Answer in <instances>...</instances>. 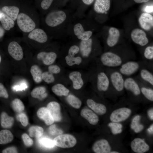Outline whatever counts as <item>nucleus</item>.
Here are the masks:
<instances>
[{"mask_svg": "<svg viewBox=\"0 0 153 153\" xmlns=\"http://www.w3.org/2000/svg\"><path fill=\"white\" fill-rule=\"evenodd\" d=\"M1 57L0 55V63L1 62Z\"/></svg>", "mask_w": 153, "mask_h": 153, "instance_id": "61", "label": "nucleus"}, {"mask_svg": "<svg viewBox=\"0 0 153 153\" xmlns=\"http://www.w3.org/2000/svg\"><path fill=\"white\" fill-rule=\"evenodd\" d=\"M69 77L72 82L74 89L78 90L82 88L84 85V82L79 72L73 71L70 73Z\"/></svg>", "mask_w": 153, "mask_h": 153, "instance_id": "22", "label": "nucleus"}, {"mask_svg": "<svg viewBox=\"0 0 153 153\" xmlns=\"http://www.w3.org/2000/svg\"><path fill=\"white\" fill-rule=\"evenodd\" d=\"M76 0H59V3L61 8L65 6L69 1H71L74 3H75Z\"/></svg>", "mask_w": 153, "mask_h": 153, "instance_id": "54", "label": "nucleus"}, {"mask_svg": "<svg viewBox=\"0 0 153 153\" xmlns=\"http://www.w3.org/2000/svg\"><path fill=\"white\" fill-rule=\"evenodd\" d=\"M2 10L14 21L17 19L19 11V8L15 6H5Z\"/></svg>", "mask_w": 153, "mask_h": 153, "instance_id": "27", "label": "nucleus"}, {"mask_svg": "<svg viewBox=\"0 0 153 153\" xmlns=\"http://www.w3.org/2000/svg\"><path fill=\"white\" fill-rule=\"evenodd\" d=\"M57 57L56 53L54 52H41L37 55L38 60H42L46 65H50L55 61Z\"/></svg>", "mask_w": 153, "mask_h": 153, "instance_id": "19", "label": "nucleus"}, {"mask_svg": "<svg viewBox=\"0 0 153 153\" xmlns=\"http://www.w3.org/2000/svg\"><path fill=\"white\" fill-rule=\"evenodd\" d=\"M73 18L69 10L58 9L49 12L45 18V22L47 26L56 29L58 36L61 37L67 35Z\"/></svg>", "mask_w": 153, "mask_h": 153, "instance_id": "1", "label": "nucleus"}, {"mask_svg": "<svg viewBox=\"0 0 153 153\" xmlns=\"http://www.w3.org/2000/svg\"><path fill=\"white\" fill-rule=\"evenodd\" d=\"M4 33V30L0 27V37H2Z\"/></svg>", "mask_w": 153, "mask_h": 153, "instance_id": "59", "label": "nucleus"}, {"mask_svg": "<svg viewBox=\"0 0 153 153\" xmlns=\"http://www.w3.org/2000/svg\"><path fill=\"white\" fill-rule=\"evenodd\" d=\"M46 88L42 86H39L34 88L31 92V96L35 98H39L41 96L43 98L44 94L46 92Z\"/></svg>", "mask_w": 153, "mask_h": 153, "instance_id": "39", "label": "nucleus"}, {"mask_svg": "<svg viewBox=\"0 0 153 153\" xmlns=\"http://www.w3.org/2000/svg\"><path fill=\"white\" fill-rule=\"evenodd\" d=\"M144 56L146 59L152 60L153 59V46H148L144 50Z\"/></svg>", "mask_w": 153, "mask_h": 153, "instance_id": "43", "label": "nucleus"}, {"mask_svg": "<svg viewBox=\"0 0 153 153\" xmlns=\"http://www.w3.org/2000/svg\"><path fill=\"white\" fill-rule=\"evenodd\" d=\"M94 2L93 9L97 13L107 14L110 9V0H95Z\"/></svg>", "mask_w": 153, "mask_h": 153, "instance_id": "17", "label": "nucleus"}, {"mask_svg": "<svg viewBox=\"0 0 153 153\" xmlns=\"http://www.w3.org/2000/svg\"><path fill=\"white\" fill-rule=\"evenodd\" d=\"M11 106L13 110L17 113H21L24 109V105L22 101L18 98L14 99L11 103Z\"/></svg>", "mask_w": 153, "mask_h": 153, "instance_id": "38", "label": "nucleus"}, {"mask_svg": "<svg viewBox=\"0 0 153 153\" xmlns=\"http://www.w3.org/2000/svg\"><path fill=\"white\" fill-rule=\"evenodd\" d=\"M110 153H118L119 152H117L116 151H112V152H110Z\"/></svg>", "mask_w": 153, "mask_h": 153, "instance_id": "60", "label": "nucleus"}, {"mask_svg": "<svg viewBox=\"0 0 153 153\" xmlns=\"http://www.w3.org/2000/svg\"><path fill=\"white\" fill-rule=\"evenodd\" d=\"M100 59L103 65L110 68L119 67L124 61L120 56L111 52H107L103 54Z\"/></svg>", "mask_w": 153, "mask_h": 153, "instance_id": "3", "label": "nucleus"}, {"mask_svg": "<svg viewBox=\"0 0 153 153\" xmlns=\"http://www.w3.org/2000/svg\"><path fill=\"white\" fill-rule=\"evenodd\" d=\"M42 80L47 83H52L55 80V78L53 74L49 71L42 73Z\"/></svg>", "mask_w": 153, "mask_h": 153, "instance_id": "42", "label": "nucleus"}, {"mask_svg": "<svg viewBox=\"0 0 153 153\" xmlns=\"http://www.w3.org/2000/svg\"><path fill=\"white\" fill-rule=\"evenodd\" d=\"M52 90L56 95L60 96H67L69 92L68 89L64 85L60 83L53 86L52 88Z\"/></svg>", "mask_w": 153, "mask_h": 153, "instance_id": "30", "label": "nucleus"}, {"mask_svg": "<svg viewBox=\"0 0 153 153\" xmlns=\"http://www.w3.org/2000/svg\"><path fill=\"white\" fill-rule=\"evenodd\" d=\"M1 12H0V13H1Z\"/></svg>", "mask_w": 153, "mask_h": 153, "instance_id": "63", "label": "nucleus"}, {"mask_svg": "<svg viewBox=\"0 0 153 153\" xmlns=\"http://www.w3.org/2000/svg\"><path fill=\"white\" fill-rule=\"evenodd\" d=\"M67 96V101L71 106L76 109L80 108L82 105V102L78 98L72 94H69Z\"/></svg>", "mask_w": 153, "mask_h": 153, "instance_id": "34", "label": "nucleus"}, {"mask_svg": "<svg viewBox=\"0 0 153 153\" xmlns=\"http://www.w3.org/2000/svg\"><path fill=\"white\" fill-rule=\"evenodd\" d=\"M148 132L150 134H152L153 133V124H152L150 127L148 129Z\"/></svg>", "mask_w": 153, "mask_h": 153, "instance_id": "57", "label": "nucleus"}, {"mask_svg": "<svg viewBox=\"0 0 153 153\" xmlns=\"http://www.w3.org/2000/svg\"><path fill=\"white\" fill-rule=\"evenodd\" d=\"M8 50L10 55L15 60L18 61L22 58L23 52L22 48L17 42L12 41L10 43Z\"/></svg>", "mask_w": 153, "mask_h": 153, "instance_id": "11", "label": "nucleus"}, {"mask_svg": "<svg viewBox=\"0 0 153 153\" xmlns=\"http://www.w3.org/2000/svg\"><path fill=\"white\" fill-rule=\"evenodd\" d=\"M40 141L42 145L47 148H52L55 145L53 141L48 138H43L41 139Z\"/></svg>", "mask_w": 153, "mask_h": 153, "instance_id": "46", "label": "nucleus"}, {"mask_svg": "<svg viewBox=\"0 0 153 153\" xmlns=\"http://www.w3.org/2000/svg\"><path fill=\"white\" fill-rule=\"evenodd\" d=\"M30 73L35 82L39 83L42 81V73L38 66L34 65L32 66L30 69Z\"/></svg>", "mask_w": 153, "mask_h": 153, "instance_id": "31", "label": "nucleus"}, {"mask_svg": "<svg viewBox=\"0 0 153 153\" xmlns=\"http://www.w3.org/2000/svg\"><path fill=\"white\" fill-rule=\"evenodd\" d=\"M81 116L86 120L92 125H95L97 124L99 121L98 117L91 110L84 109L80 112Z\"/></svg>", "mask_w": 153, "mask_h": 153, "instance_id": "24", "label": "nucleus"}, {"mask_svg": "<svg viewBox=\"0 0 153 153\" xmlns=\"http://www.w3.org/2000/svg\"><path fill=\"white\" fill-rule=\"evenodd\" d=\"M79 52V46L74 44L71 46L69 48L67 54L75 56Z\"/></svg>", "mask_w": 153, "mask_h": 153, "instance_id": "48", "label": "nucleus"}, {"mask_svg": "<svg viewBox=\"0 0 153 153\" xmlns=\"http://www.w3.org/2000/svg\"><path fill=\"white\" fill-rule=\"evenodd\" d=\"M139 22L141 27L144 30H150L153 27V17L150 13H142L139 19Z\"/></svg>", "mask_w": 153, "mask_h": 153, "instance_id": "14", "label": "nucleus"}, {"mask_svg": "<svg viewBox=\"0 0 153 153\" xmlns=\"http://www.w3.org/2000/svg\"><path fill=\"white\" fill-rule=\"evenodd\" d=\"M0 97L7 98L8 97V92L3 84L0 83Z\"/></svg>", "mask_w": 153, "mask_h": 153, "instance_id": "51", "label": "nucleus"}, {"mask_svg": "<svg viewBox=\"0 0 153 153\" xmlns=\"http://www.w3.org/2000/svg\"><path fill=\"white\" fill-rule=\"evenodd\" d=\"M18 118L22 126L26 127L27 126L28 124V119L25 114L20 113L18 115Z\"/></svg>", "mask_w": 153, "mask_h": 153, "instance_id": "49", "label": "nucleus"}, {"mask_svg": "<svg viewBox=\"0 0 153 153\" xmlns=\"http://www.w3.org/2000/svg\"><path fill=\"white\" fill-rule=\"evenodd\" d=\"M131 147L134 152L137 153H143L148 151L149 146L144 140L140 138L134 139L131 142Z\"/></svg>", "mask_w": 153, "mask_h": 153, "instance_id": "15", "label": "nucleus"}, {"mask_svg": "<svg viewBox=\"0 0 153 153\" xmlns=\"http://www.w3.org/2000/svg\"><path fill=\"white\" fill-rule=\"evenodd\" d=\"M0 21L3 28L8 31L14 26V21L4 13L0 14Z\"/></svg>", "mask_w": 153, "mask_h": 153, "instance_id": "28", "label": "nucleus"}, {"mask_svg": "<svg viewBox=\"0 0 153 153\" xmlns=\"http://www.w3.org/2000/svg\"><path fill=\"white\" fill-rule=\"evenodd\" d=\"M134 1L137 3H146L150 0H133Z\"/></svg>", "mask_w": 153, "mask_h": 153, "instance_id": "58", "label": "nucleus"}, {"mask_svg": "<svg viewBox=\"0 0 153 153\" xmlns=\"http://www.w3.org/2000/svg\"><path fill=\"white\" fill-rule=\"evenodd\" d=\"M92 149L96 153H109L111 148L107 140L101 139L97 141L94 144Z\"/></svg>", "mask_w": 153, "mask_h": 153, "instance_id": "18", "label": "nucleus"}, {"mask_svg": "<svg viewBox=\"0 0 153 153\" xmlns=\"http://www.w3.org/2000/svg\"><path fill=\"white\" fill-rule=\"evenodd\" d=\"M123 75L119 71H114L108 76L110 84L118 92L122 91L124 88V79Z\"/></svg>", "mask_w": 153, "mask_h": 153, "instance_id": "7", "label": "nucleus"}, {"mask_svg": "<svg viewBox=\"0 0 153 153\" xmlns=\"http://www.w3.org/2000/svg\"><path fill=\"white\" fill-rule=\"evenodd\" d=\"M18 25L22 31L27 33L31 32L35 27L34 21L27 15L24 13L18 14L17 18Z\"/></svg>", "mask_w": 153, "mask_h": 153, "instance_id": "4", "label": "nucleus"}, {"mask_svg": "<svg viewBox=\"0 0 153 153\" xmlns=\"http://www.w3.org/2000/svg\"><path fill=\"white\" fill-rule=\"evenodd\" d=\"M77 1V0H76V2Z\"/></svg>", "mask_w": 153, "mask_h": 153, "instance_id": "62", "label": "nucleus"}, {"mask_svg": "<svg viewBox=\"0 0 153 153\" xmlns=\"http://www.w3.org/2000/svg\"><path fill=\"white\" fill-rule=\"evenodd\" d=\"M131 35L133 41L141 46H145L148 42V40L145 33L140 29L136 28L133 29Z\"/></svg>", "mask_w": 153, "mask_h": 153, "instance_id": "9", "label": "nucleus"}, {"mask_svg": "<svg viewBox=\"0 0 153 153\" xmlns=\"http://www.w3.org/2000/svg\"><path fill=\"white\" fill-rule=\"evenodd\" d=\"M3 153H16L18 151L16 148L14 146H11L3 150L2 151Z\"/></svg>", "mask_w": 153, "mask_h": 153, "instance_id": "53", "label": "nucleus"}, {"mask_svg": "<svg viewBox=\"0 0 153 153\" xmlns=\"http://www.w3.org/2000/svg\"><path fill=\"white\" fill-rule=\"evenodd\" d=\"M28 37L30 39L40 43H45L48 39L46 32L40 28L35 29L31 31L28 35Z\"/></svg>", "mask_w": 153, "mask_h": 153, "instance_id": "13", "label": "nucleus"}, {"mask_svg": "<svg viewBox=\"0 0 153 153\" xmlns=\"http://www.w3.org/2000/svg\"><path fill=\"white\" fill-rule=\"evenodd\" d=\"M0 122L2 128H9L13 125L14 119L13 117L9 116L6 112H3L0 116Z\"/></svg>", "mask_w": 153, "mask_h": 153, "instance_id": "26", "label": "nucleus"}, {"mask_svg": "<svg viewBox=\"0 0 153 153\" xmlns=\"http://www.w3.org/2000/svg\"><path fill=\"white\" fill-rule=\"evenodd\" d=\"M47 108L49 111L54 121L59 122L61 119L60 106L58 102L52 101L47 105Z\"/></svg>", "mask_w": 153, "mask_h": 153, "instance_id": "20", "label": "nucleus"}, {"mask_svg": "<svg viewBox=\"0 0 153 153\" xmlns=\"http://www.w3.org/2000/svg\"><path fill=\"white\" fill-rule=\"evenodd\" d=\"M131 111L129 109L123 107L116 109L111 114L110 120L113 122H119L124 121L130 116Z\"/></svg>", "mask_w": 153, "mask_h": 153, "instance_id": "8", "label": "nucleus"}, {"mask_svg": "<svg viewBox=\"0 0 153 153\" xmlns=\"http://www.w3.org/2000/svg\"><path fill=\"white\" fill-rule=\"evenodd\" d=\"M65 59L66 63L69 66L75 65H79L82 63V61L80 56L75 57V56L68 54L65 56Z\"/></svg>", "mask_w": 153, "mask_h": 153, "instance_id": "37", "label": "nucleus"}, {"mask_svg": "<svg viewBox=\"0 0 153 153\" xmlns=\"http://www.w3.org/2000/svg\"><path fill=\"white\" fill-rule=\"evenodd\" d=\"M86 103L88 107L99 115H103L106 112L107 109L105 105L102 104L97 103L92 99H88Z\"/></svg>", "mask_w": 153, "mask_h": 153, "instance_id": "25", "label": "nucleus"}, {"mask_svg": "<svg viewBox=\"0 0 153 153\" xmlns=\"http://www.w3.org/2000/svg\"><path fill=\"white\" fill-rule=\"evenodd\" d=\"M124 87L135 95H138L141 93L140 88L138 83L132 77H128L124 79Z\"/></svg>", "mask_w": 153, "mask_h": 153, "instance_id": "16", "label": "nucleus"}, {"mask_svg": "<svg viewBox=\"0 0 153 153\" xmlns=\"http://www.w3.org/2000/svg\"><path fill=\"white\" fill-rule=\"evenodd\" d=\"M48 71L52 74H58L61 71L60 67L56 65H50L48 67Z\"/></svg>", "mask_w": 153, "mask_h": 153, "instance_id": "50", "label": "nucleus"}, {"mask_svg": "<svg viewBox=\"0 0 153 153\" xmlns=\"http://www.w3.org/2000/svg\"><path fill=\"white\" fill-rule=\"evenodd\" d=\"M49 132L52 135H60L63 132L62 131L57 128L55 124L51 125L49 128Z\"/></svg>", "mask_w": 153, "mask_h": 153, "instance_id": "47", "label": "nucleus"}, {"mask_svg": "<svg viewBox=\"0 0 153 153\" xmlns=\"http://www.w3.org/2000/svg\"><path fill=\"white\" fill-rule=\"evenodd\" d=\"M92 31L87 29L84 19L74 20L73 18L68 29V35L81 41L89 39L92 37Z\"/></svg>", "mask_w": 153, "mask_h": 153, "instance_id": "2", "label": "nucleus"}, {"mask_svg": "<svg viewBox=\"0 0 153 153\" xmlns=\"http://www.w3.org/2000/svg\"><path fill=\"white\" fill-rule=\"evenodd\" d=\"M37 115L47 125H52L54 122L52 116L47 108L42 107L39 109L37 112Z\"/></svg>", "mask_w": 153, "mask_h": 153, "instance_id": "23", "label": "nucleus"}, {"mask_svg": "<svg viewBox=\"0 0 153 153\" xmlns=\"http://www.w3.org/2000/svg\"><path fill=\"white\" fill-rule=\"evenodd\" d=\"M110 84L109 76L104 72H99L97 76V86L100 91L105 92L109 87Z\"/></svg>", "mask_w": 153, "mask_h": 153, "instance_id": "10", "label": "nucleus"}, {"mask_svg": "<svg viewBox=\"0 0 153 153\" xmlns=\"http://www.w3.org/2000/svg\"><path fill=\"white\" fill-rule=\"evenodd\" d=\"M14 136L8 130L5 129L0 131V144H5L11 142L13 140Z\"/></svg>", "mask_w": 153, "mask_h": 153, "instance_id": "29", "label": "nucleus"}, {"mask_svg": "<svg viewBox=\"0 0 153 153\" xmlns=\"http://www.w3.org/2000/svg\"><path fill=\"white\" fill-rule=\"evenodd\" d=\"M109 33L107 43L109 47H112L115 46L118 41L120 35V32L116 28L111 27L109 29Z\"/></svg>", "mask_w": 153, "mask_h": 153, "instance_id": "21", "label": "nucleus"}, {"mask_svg": "<svg viewBox=\"0 0 153 153\" xmlns=\"http://www.w3.org/2000/svg\"><path fill=\"white\" fill-rule=\"evenodd\" d=\"M120 66L119 72L123 75L129 76L137 72L141 65L138 62L130 60L124 63Z\"/></svg>", "mask_w": 153, "mask_h": 153, "instance_id": "6", "label": "nucleus"}, {"mask_svg": "<svg viewBox=\"0 0 153 153\" xmlns=\"http://www.w3.org/2000/svg\"><path fill=\"white\" fill-rule=\"evenodd\" d=\"M95 0H77L76 5L77 12H83L86 8L92 4Z\"/></svg>", "mask_w": 153, "mask_h": 153, "instance_id": "36", "label": "nucleus"}, {"mask_svg": "<svg viewBox=\"0 0 153 153\" xmlns=\"http://www.w3.org/2000/svg\"><path fill=\"white\" fill-rule=\"evenodd\" d=\"M141 92L148 100L153 101V90L150 88L143 86L140 88Z\"/></svg>", "mask_w": 153, "mask_h": 153, "instance_id": "41", "label": "nucleus"}, {"mask_svg": "<svg viewBox=\"0 0 153 153\" xmlns=\"http://www.w3.org/2000/svg\"><path fill=\"white\" fill-rule=\"evenodd\" d=\"M43 129L41 127L37 126H33L29 129L28 132L30 137L38 138L40 137L43 134Z\"/></svg>", "mask_w": 153, "mask_h": 153, "instance_id": "33", "label": "nucleus"}, {"mask_svg": "<svg viewBox=\"0 0 153 153\" xmlns=\"http://www.w3.org/2000/svg\"><path fill=\"white\" fill-rule=\"evenodd\" d=\"M108 126L111 128V132L114 134L120 133L122 131V125L118 122H112L109 123Z\"/></svg>", "mask_w": 153, "mask_h": 153, "instance_id": "40", "label": "nucleus"}, {"mask_svg": "<svg viewBox=\"0 0 153 153\" xmlns=\"http://www.w3.org/2000/svg\"><path fill=\"white\" fill-rule=\"evenodd\" d=\"M141 116L139 115L135 116L133 119L131 125V128L136 133H139L143 129V125L139 123Z\"/></svg>", "mask_w": 153, "mask_h": 153, "instance_id": "35", "label": "nucleus"}, {"mask_svg": "<svg viewBox=\"0 0 153 153\" xmlns=\"http://www.w3.org/2000/svg\"><path fill=\"white\" fill-rule=\"evenodd\" d=\"M93 44V40L91 37L88 40L80 41L79 52L82 56L87 58L89 56L92 51Z\"/></svg>", "mask_w": 153, "mask_h": 153, "instance_id": "12", "label": "nucleus"}, {"mask_svg": "<svg viewBox=\"0 0 153 153\" xmlns=\"http://www.w3.org/2000/svg\"><path fill=\"white\" fill-rule=\"evenodd\" d=\"M53 141L55 145L62 148L73 147L77 143L75 137L69 134L60 135L55 137Z\"/></svg>", "mask_w": 153, "mask_h": 153, "instance_id": "5", "label": "nucleus"}, {"mask_svg": "<svg viewBox=\"0 0 153 153\" xmlns=\"http://www.w3.org/2000/svg\"><path fill=\"white\" fill-rule=\"evenodd\" d=\"M22 138L24 145L27 147L31 146L33 144V140L27 134H23L22 135Z\"/></svg>", "mask_w": 153, "mask_h": 153, "instance_id": "44", "label": "nucleus"}, {"mask_svg": "<svg viewBox=\"0 0 153 153\" xmlns=\"http://www.w3.org/2000/svg\"><path fill=\"white\" fill-rule=\"evenodd\" d=\"M148 115L150 118L152 120H153V109H152L149 110L148 112Z\"/></svg>", "mask_w": 153, "mask_h": 153, "instance_id": "56", "label": "nucleus"}, {"mask_svg": "<svg viewBox=\"0 0 153 153\" xmlns=\"http://www.w3.org/2000/svg\"><path fill=\"white\" fill-rule=\"evenodd\" d=\"M140 75L143 80L153 86V75L149 70L144 68L142 69L140 71Z\"/></svg>", "mask_w": 153, "mask_h": 153, "instance_id": "32", "label": "nucleus"}, {"mask_svg": "<svg viewBox=\"0 0 153 153\" xmlns=\"http://www.w3.org/2000/svg\"><path fill=\"white\" fill-rule=\"evenodd\" d=\"M153 6H147L144 9V11L146 13H150L153 12Z\"/></svg>", "mask_w": 153, "mask_h": 153, "instance_id": "55", "label": "nucleus"}, {"mask_svg": "<svg viewBox=\"0 0 153 153\" xmlns=\"http://www.w3.org/2000/svg\"><path fill=\"white\" fill-rule=\"evenodd\" d=\"M55 0H41L40 4L41 8L43 10H47L50 7ZM58 1L59 5V0Z\"/></svg>", "mask_w": 153, "mask_h": 153, "instance_id": "45", "label": "nucleus"}, {"mask_svg": "<svg viewBox=\"0 0 153 153\" xmlns=\"http://www.w3.org/2000/svg\"><path fill=\"white\" fill-rule=\"evenodd\" d=\"M27 87V86L25 82H23L20 85H15L12 87L14 90H22L25 89Z\"/></svg>", "mask_w": 153, "mask_h": 153, "instance_id": "52", "label": "nucleus"}]
</instances>
